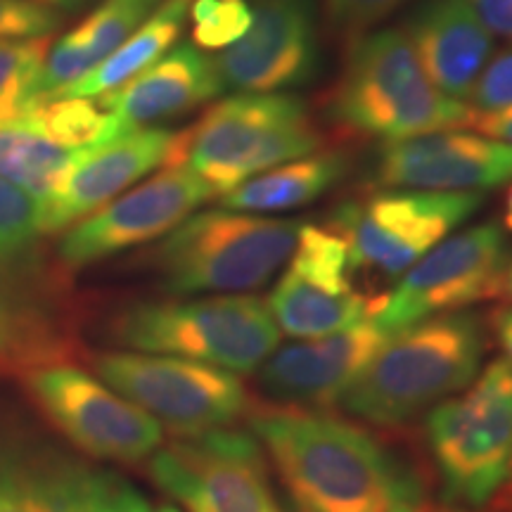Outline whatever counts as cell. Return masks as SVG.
<instances>
[{
	"label": "cell",
	"mask_w": 512,
	"mask_h": 512,
	"mask_svg": "<svg viewBox=\"0 0 512 512\" xmlns=\"http://www.w3.org/2000/svg\"><path fill=\"white\" fill-rule=\"evenodd\" d=\"M249 425L292 501L306 512H420L425 477L403 451L358 422L328 411L268 406Z\"/></svg>",
	"instance_id": "obj_1"
},
{
	"label": "cell",
	"mask_w": 512,
	"mask_h": 512,
	"mask_svg": "<svg viewBox=\"0 0 512 512\" xmlns=\"http://www.w3.org/2000/svg\"><path fill=\"white\" fill-rule=\"evenodd\" d=\"M43 238L41 200L0 178V373L19 380L83 351L72 271Z\"/></svg>",
	"instance_id": "obj_2"
},
{
	"label": "cell",
	"mask_w": 512,
	"mask_h": 512,
	"mask_svg": "<svg viewBox=\"0 0 512 512\" xmlns=\"http://www.w3.org/2000/svg\"><path fill=\"white\" fill-rule=\"evenodd\" d=\"M484 330L472 313H444L394 332L339 406L375 427H399L463 392L482 368Z\"/></svg>",
	"instance_id": "obj_3"
},
{
	"label": "cell",
	"mask_w": 512,
	"mask_h": 512,
	"mask_svg": "<svg viewBox=\"0 0 512 512\" xmlns=\"http://www.w3.org/2000/svg\"><path fill=\"white\" fill-rule=\"evenodd\" d=\"M330 117L347 133L387 143L470 126L472 110L446 98L403 29L356 38L330 93Z\"/></svg>",
	"instance_id": "obj_4"
},
{
	"label": "cell",
	"mask_w": 512,
	"mask_h": 512,
	"mask_svg": "<svg viewBox=\"0 0 512 512\" xmlns=\"http://www.w3.org/2000/svg\"><path fill=\"white\" fill-rule=\"evenodd\" d=\"M323 145L309 110L285 93H240L176 133L169 164H188L216 195Z\"/></svg>",
	"instance_id": "obj_5"
},
{
	"label": "cell",
	"mask_w": 512,
	"mask_h": 512,
	"mask_svg": "<svg viewBox=\"0 0 512 512\" xmlns=\"http://www.w3.org/2000/svg\"><path fill=\"white\" fill-rule=\"evenodd\" d=\"M299 221L214 209L188 216L150 254L171 294H245L273 278L297 245Z\"/></svg>",
	"instance_id": "obj_6"
},
{
	"label": "cell",
	"mask_w": 512,
	"mask_h": 512,
	"mask_svg": "<svg viewBox=\"0 0 512 512\" xmlns=\"http://www.w3.org/2000/svg\"><path fill=\"white\" fill-rule=\"evenodd\" d=\"M110 332L133 351L190 358L242 375L256 373L280 342L271 309L252 294L133 304L117 313Z\"/></svg>",
	"instance_id": "obj_7"
},
{
	"label": "cell",
	"mask_w": 512,
	"mask_h": 512,
	"mask_svg": "<svg viewBox=\"0 0 512 512\" xmlns=\"http://www.w3.org/2000/svg\"><path fill=\"white\" fill-rule=\"evenodd\" d=\"M425 444L439 479L441 503L477 510L510 475L512 366L496 358L456 399L427 411Z\"/></svg>",
	"instance_id": "obj_8"
},
{
	"label": "cell",
	"mask_w": 512,
	"mask_h": 512,
	"mask_svg": "<svg viewBox=\"0 0 512 512\" xmlns=\"http://www.w3.org/2000/svg\"><path fill=\"white\" fill-rule=\"evenodd\" d=\"M100 382L176 437L233 427L252 411L245 382L230 370L178 356L102 351L91 356Z\"/></svg>",
	"instance_id": "obj_9"
},
{
	"label": "cell",
	"mask_w": 512,
	"mask_h": 512,
	"mask_svg": "<svg viewBox=\"0 0 512 512\" xmlns=\"http://www.w3.org/2000/svg\"><path fill=\"white\" fill-rule=\"evenodd\" d=\"M479 192L387 190L344 202L330 228L349 247L354 273L399 278L482 207Z\"/></svg>",
	"instance_id": "obj_10"
},
{
	"label": "cell",
	"mask_w": 512,
	"mask_h": 512,
	"mask_svg": "<svg viewBox=\"0 0 512 512\" xmlns=\"http://www.w3.org/2000/svg\"><path fill=\"white\" fill-rule=\"evenodd\" d=\"M147 472L188 512H275L264 446L245 430L176 437L152 453Z\"/></svg>",
	"instance_id": "obj_11"
},
{
	"label": "cell",
	"mask_w": 512,
	"mask_h": 512,
	"mask_svg": "<svg viewBox=\"0 0 512 512\" xmlns=\"http://www.w3.org/2000/svg\"><path fill=\"white\" fill-rule=\"evenodd\" d=\"M510 252L503 230L482 223L451 235L403 273L392 292L382 294L370 318L387 335L420 320L453 313L460 306L505 294Z\"/></svg>",
	"instance_id": "obj_12"
},
{
	"label": "cell",
	"mask_w": 512,
	"mask_h": 512,
	"mask_svg": "<svg viewBox=\"0 0 512 512\" xmlns=\"http://www.w3.org/2000/svg\"><path fill=\"white\" fill-rule=\"evenodd\" d=\"M22 380L41 413L88 456L136 465L162 446L164 430L152 415L79 368L64 363Z\"/></svg>",
	"instance_id": "obj_13"
},
{
	"label": "cell",
	"mask_w": 512,
	"mask_h": 512,
	"mask_svg": "<svg viewBox=\"0 0 512 512\" xmlns=\"http://www.w3.org/2000/svg\"><path fill=\"white\" fill-rule=\"evenodd\" d=\"M349 247L330 226H302L290 266L268 297L275 325L290 337H325L373 316L380 299L356 287Z\"/></svg>",
	"instance_id": "obj_14"
},
{
	"label": "cell",
	"mask_w": 512,
	"mask_h": 512,
	"mask_svg": "<svg viewBox=\"0 0 512 512\" xmlns=\"http://www.w3.org/2000/svg\"><path fill=\"white\" fill-rule=\"evenodd\" d=\"M214 192L188 164H166L150 181L74 223L57 245L67 271L169 235Z\"/></svg>",
	"instance_id": "obj_15"
},
{
	"label": "cell",
	"mask_w": 512,
	"mask_h": 512,
	"mask_svg": "<svg viewBox=\"0 0 512 512\" xmlns=\"http://www.w3.org/2000/svg\"><path fill=\"white\" fill-rule=\"evenodd\" d=\"M311 0H252L247 34L214 57L223 91L275 93L304 86L318 69Z\"/></svg>",
	"instance_id": "obj_16"
},
{
	"label": "cell",
	"mask_w": 512,
	"mask_h": 512,
	"mask_svg": "<svg viewBox=\"0 0 512 512\" xmlns=\"http://www.w3.org/2000/svg\"><path fill=\"white\" fill-rule=\"evenodd\" d=\"M377 183L387 188L472 192L512 183V145L448 128L382 147Z\"/></svg>",
	"instance_id": "obj_17"
},
{
	"label": "cell",
	"mask_w": 512,
	"mask_h": 512,
	"mask_svg": "<svg viewBox=\"0 0 512 512\" xmlns=\"http://www.w3.org/2000/svg\"><path fill=\"white\" fill-rule=\"evenodd\" d=\"M389 335L373 318L313 342L275 349L259 368V387L283 406L325 408L339 403Z\"/></svg>",
	"instance_id": "obj_18"
},
{
	"label": "cell",
	"mask_w": 512,
	"mask_h": 512,
	"mask_svg": "<svg viewBox=\"0 0 512 512\" xmlns=\"http://www.w3.org/2000/svg\"><path fill=\"white\" fill-rule=\"evenodd\" d=\"M174 138L176 133L164 128H138L81 150L64 183L41 202L43 233L55 235L74 226L159 164H169Z\"/></svg>",
	"instance_id": "obj_19"
},
{
	"label": "cell",
	"mask_w": 512,
	"mask_h": 512,
	"mask_svg": "<svg viewBox=\"0 0 512 512\" xmlns=\"http://www.w3.org/2000/svg\"><path fill=\"white\" fill-rule=\"evenodd\" d=\"M422 69L446 98L467 102L494 53V36L467 0H427L408 22Z\"/></svg>",
	"instance_id": "obj_20"
},
{
	"label": "cell",
	"mask_w": 512,
	"mask_h": 512,
	"mask_svg": "<svg viewBox=\"0 0 512 512\" xmlns=\"http://www.w3.org/2000/svg\"><path fill=\"white\" fill-rule=\"evenodd\" d=\"M219 93H223V83L216 74L214 57L183 43L117 91L102 95L100 107L128 133L195 110Z\"/></svg>",
	"instance_id": "obj_21"
},
{
	"label": "cell",
	"mask_w": 512,
	"mask_h": 512,
	"mask_svg": "<svg viewBox=\"0 0 512 512\" xmlns=\"http://www.w3.org/2000/svg\"><path fill=\"white\" fill-rule=\"evenodd\" d=\"M159 3L162 0H102L86 22L48 50L24 95L22 114L60 100L69 86L100 67L133 31L143 27Z\"/></svg>",
	"instance_id": "obj_22"
},
{
	"label": "cell",
	"mask_w": 512,
	"mask_h": 512,
	"mask_svg": "<svg viewBox=\"0 0 512 512\" xmlns=\"http://www.w3.org/2000/svg\"><path fill=\"white\" fill-rule=\"evenodd\" d=\"M344 171H347V159L337 152L294 159L221 195V209L271 214V211L306 207L325 195L332 185H337Z\"/></svg>",
	"instance_id": "obj_23"
},
{
	"label": "cell",
	"mask_w": 512,
	"mask_h": 512,
	"mask_svg": "<svg viewBox=\"0 0 512 512\" xmlns=\"http://www.w3.org/2000/svg\"><path fill=\"white\" fill-rule=\"evenodd\" d=\"M83 465L50 453L0 456V512H81Z\"/></svg>",
	"instance_id": "obj_24"
},
{
	"label": "cell",
	"mask_w": 512,
	"mask_h": 512,
	"mask_svg": "<svg viewBox=\"0 0 512 512\" xmlns=\"http://www.w3.org/2000/svg\"><path fill=\"white\" fill-rule=\"evenodd\" d=\"M185 15H188V0H169L155 10L143 27L133 31L100 67L83 76L74 86L62 93V98H102V95L117 91L133 76L152 67L159 57H164L171 43L181 34Z\"/></svg>",
	"instance_id": "obj_25"
},
{
	"label": "cell",
	"mask_w": 512,
	"mask_h": 512,
	"mask_svg": "<svg viewBox=\"0 0 512 512\" xmlns=\"http://www.w3.org/2000/svg\"><path fill=\"white\" fill-rule=\"evenodd\" d=\"M79 152L64 150L17 121L0 124V178L27 190L41 202L64 183Z\"/></svg>",
	"instance_id": "obj_26"
},
{
	"label": "cell",
	"mask_w": 512,
	"mask_h": 512,
	"mask_svg": "<svg viewBox=\"0 0 512 512\" xmlns=\"http://www.w3.org/2000/svg\"><path fill=\"white\" fill-rule=\"evenodd\" d=\"M15 121L64 150H86L126 133L110 112L95 107L88 98H60L22 114Z\"/></svg>",
	"instance_id": "obj_27"
},
{
	"label": "cell",
	"mask_w": 512,
	"mask_h": 512,
	"mask_svg": "<svg viewBox=\"0 0 512 512\" xmlns=\"http://www.w3.org/2000/svg\"><path fill=\"white\" fill-rule=\"evenodd\" d=\"M50 50V36L0 41V124L24 112V95Z\"/></svg>",
	"instance_id": "obj_28"
},
{
	"label": "cell",
	"mask_w": 512,
	"mask_h": 512,
	"mask_svg": "<svg viewBox=\"0 0 512 512\" xmlns=\"http://www.w3.org/2000/svg\"><path fill=\"white\" fill-rule=\"evenodd\" d=\"M192 15V38L204 50L233 46L247 34L252 24L249 0H195Z\"/></svg>",
	"instance_id": "obj_29"
},
{
	"label": "cell",
	"mask_w": 512,
	"mask_h": 512,
	"mask_svg": "<svg viewBox=\"0 0 512 512\" xmlns=\"http://www.w3.org/2000/svg\"><path fill=\"white\" fill-rule=\"evenodd\" d=\"M81 512H152V505L126 477L83 465Z\"/></svg>",
	"instance_id": "obj_30"
},
{
	"label": "cell",
	"mask_w": 512,
	"mask_h": 512,
	"mask_svg": "<svg viewBox=\"0 0 512 512\" xmlns=\"http://www.w3.org/2000/svg\"><path fill=\"white\" fill-rule=\"evenodd\" d=\"M406 3L408 0H325V19L339 36L356 41Z\"/></svg>",
	"instance_id": "obj_31"
},
{
	"label": "cell",
	"mask_w": 512,
	"mask_h": 512,
	"mask_svg": "<svg viewBox=\"0 0 512 512\" xmlns=\"http://www.w3.org/2000/svg\"><path fill=\"white\" fill-rule=\"evenodd\" d=\"M467 102H470L467 107L472 114H479V117L512 110V48L486 62Z\"/></svg>",
	"instance_id": "obj_32"
},
{
	"label": "cell",
	"mask_w": 512,
	"mask_h": 512,
	"mask_svg": "<svg viewBox=\"0 0 512 512\" xmlns=\"http://www.w3.org/2000/svg\"><path fill=\"white\" fill-rule=\"evenodd\" d=\"M60 17L31 0H0V41L48 36Z\"/></svg>",
	"instance_id": "obj_33"
},
{
	"label": "cell",
	"mask_w": 512,
	"mask_h": 512,
	"mask_svg": "<svg viewBox=\"0 0 512 512\" xmlns=\"http://www.w3.org/2000/svg\"><path fill=\"white\" fill-rule=\"evenodd\" d=\"M491 34L512 41V0H467Z\"/></svg>",
	"instance_id": "obj_34"
},
{
	"label": "cell",
	"mask_w": 512,
	"mask_h": 512,
	"mask_svg": "<svg viewBox=\"0 0 512 512\" xmlns=\"http://www.w3.org/2000/svg\"><path fill=\"white\" fill-rule=\"evenodd\" d=\"M470 128H475L479 136L501 140V143L512 145V110L503 114H491V117H479L472 114Z\"/></svg>",
	"instance_id": "obj_35"
},
{
	"label": "cell",
	"mask_w": 512,
	"mask_h": 512,
	"mask_svg": "<svg viewBox=\"0 0 512 512\" xmlns=\"http://www.w3.org/2000/svg\"><path fill=\"white\" fill-rule=\"evenodd\" d=\"M491 328H494L498 344L505 351V361L512 366V306H503L491 316Z\"/></svg>",
	"instance_id": "obj_36"
},
{
	"label": "cell",
	"mask_w": 512,
	"mask_h": 512,
	"mask_svg": "<svg viewBox=\"0 0 512 512\" xmlns=\"http://www.w3.org/2000/svg\"><path fill=\"white\" fill-rule=\"evenodd\" d=\"M275 512H306L302 505H297L292 498H275Z\"/></svg>",
	"instance_id": "obj_37"
},
{
	"label": "cell",
	"mask_w": 512,
	"mask_h": 512,
	"mask_svg": "<svg viewBox=\"0 0 512 512\" xmlns=\"http://www.w3.org/2000/svg\"><path fill=\"white\" fill-rule=\"evenodd\" d=\"M503 223L505 228L512 230V183L508 192H505V202H503Z\"/></svg>",
	"instance_id": "obj_38"
},
{
	"label": "cell",
	"mask_w": 512,
	"mask_h": 512,
	"mask_svg": "<svg viewBox=\"0 0 512 512\" xmlns=\"http://www.w3.org/2000/svg\"><path fill=\"white\" fill-rule=\"evenodd\" d=\"M420 512H470V510L456 508V505H448V503H425V508Z\"/></svg>",
	"instance_id": "obj_39"
},
{
	"label": "cell",
	"mask_w": 512,
	"mask_h": 512,
	"mask_svg": "<svg viewBox=\"0 0 512 512\" xmlns=\"http://www.w3.org/2000/svg\"><path fill=\"white\" fill-rule=\"evenodd\" d=\"M31 3L43 5V8H48V5H55V8H76L83 0H31Z\"/></svg>",
	"instance_id": "obj_40"
},
{
	"label": "cell",
	"mask_w": 512,
	"mask_h": 512,
	"mask_svg": "<svg viewBox=\"0 0 512 512\" xmlns=\"http://www.w3.org/2000/svg\"><path fill=\"white\" fill-rule=\"evenodd\" d=\"M508 501H512V460H510L508 482H505V486H503V498H501V503H508Z\"/></svg>",
	"instance_id": "obj_41"
},
{
	"label": "cell",
	"mask_w": 512,
	"mask_h": 512,
	"mask_svg": "<svg viewBox=\"0 0 512 512\" xmlns=\"http://www.w3.org/2000/svg\"><path fill=\"white\" fill-rule=\"evenodd\" d=\"M505 294L512 297V264L508 266V278H505Z\"/></svg>",
	"instance_id": "obj_42"
},
{
	"label": "cell",
	"mask_w": 512,
	"mask_h": 512,
	"mask_svg": "<svg viewBox=\"0 0 512 512\" xmlns=\"http://www.w3.org/2000/svg\"><path fill=\"white\" fill-rule=\"evenodd\" d=\"M498 510H503V512H512V501H508V503H498Z\"/></svg>",
	"instance_id": "obj_43"
},
{
	"label": "cell",
	"mask_w": 512,
	"mask_h": 512,
	"mask_svg": "<svg viewBox=\"0 0 512 512\" xmlns=\"http://www.w3.org/2000/svg\"><path fill=\"white\" fill-rule=\"evenodd\" d=\"M157 512H181L178 508H174V505H162Z\"/></svg>",
	"instance_id": "obj_44"
}]
</instances>
